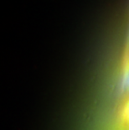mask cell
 Wrapping results in <instances>:
<instances>
[{
    "instance_id": "obj_1",
    "label": "cell",
    "mask_w": 129,
    "mask_h": 130,
    "mask_svg": "<svg viewBox=\"0 0 129 130\" xmlns=\"http://www.w3.org/2000/svg\"><path fill=\"white\" fill-rule=\"evenodd\" d=\"M123 89L127 93H129V58L125 67L124 77H123Z\"/></svg>"
},
{
    "instance_id": "obj_2",
    "label": "cell",
    "mask_w": 129,
    "mask_h": 130,
    "mask_svg": "<svg viewBox=\"0 0 129 130\" xmlns=\"http://www.w3.org/2000/svg\"><path fill=\"white\" fill-rule=\"evenodd\" d=\"M127 118H128V119H129V102H128L127 107Z\"/></svg>"
}]
</instances>
